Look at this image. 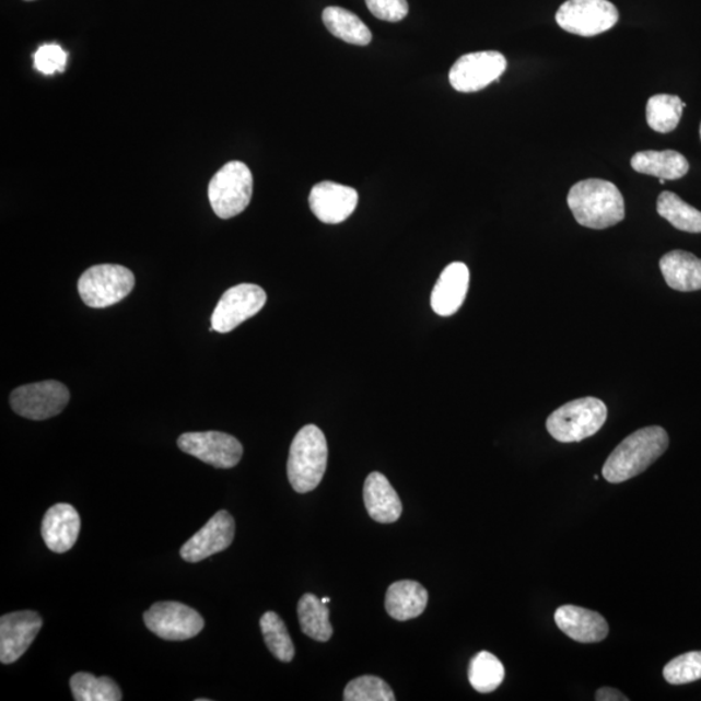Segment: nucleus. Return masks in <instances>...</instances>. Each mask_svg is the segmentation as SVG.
I'll use <instances>...</instances> for the list:
<instances>
[{
  "mask_svg": "<svg viewBox=\"0 0 701 701\" xmlns=\"http://www.w3.org/2000/svg\"><path fill=\"white\" fill-rule=\"evenodd\" d=\"M267 303V294L258 284L242 283L221 296L211 318V330L229 332L248 318L258 315Z\"/></svg>",
  "mask_w": 701,
  "mask_h": 701,
  "instance_id": "9d476101",
  "label": "nucleus"
},
{
  "mask_svg": "<svg viewBox=\"0 0 701 701\" xmlns=\"http://www.w3.org/2000/svg\"><path fill=\"white\" fill-rule=\"evenodd\" d=\"M428 600L427 588L419 582L399 581L388 587L385 606L388 616L394 620L408 621L423 614Z\"/></svg>",
  "mask_w": 701,
  "mask_h": 701,
  "instance_id": "aec40b11",
  "label": "nucleus"
},
{
  "mask_svg": "<svg viewBox=\"0 0 701 701\" xmlns=\"http://www.w3.org/2000/svg\"><path fill=\"white\" fill-rule=\"evenodd\" d=\"M367 10L379 20L398 23L408 15L407 0H365Z\"/></svg>",
  "mask_w": 701,
  "mask_h": 701,
  "instance_id": "473e14b6",
  "label": "nucleus"
},
{
  "mask_svg": "<svg viewBox=\"0 0 701 701\" xmlns=\"http://www.w3.org/2000/svg\"><path fill=\"white\" fill-rule=\"evenodd\" d=\"M657 213L669 221L673 226L686 233H701V212L693 208L677 194L664 191L657 198Z\"/></svg>",
  "mask_w": 701,
  "mask_h": 701,
  "instance_id": "393cba45",
  "label": "nucleus"
},
{
  "mask_svg": "<svg viewBox=\"0 0 701 701\" xmlns=\"http://www.w3.org/2000/svg\"><path fill=\"white\" fill-rule=\"evenodd\" d=\"M26 2H32V0H26Z\"/></svg>",
  "mask_w": 701,
  "mask_h": 701,
  "instance_id": "e433bc0d",
  "label": "nucleus"
},
{
  "mask_svg": "<svg viewBox=\"0 0 701 701\" xmlns=\"http://www.w3.org/2000/svg\"><path fill=\"white\" fill-rule=\"evenodd\" d=\"M666 682L675 686L687 685L701 679V651L687 652L673 658L663 670Z\"/></svg>",
  "mask_w": 701,
  "mask_h": 701,
  "instance_id": "7c9ffc66",
  "label": "nucleus"
},
{
  "mask_svg": "<svg viewBox=\"0 0 701 701\" xmlns=\"http://www.w3.org/2000/svg\"><path fill=\"white\" fill-rule=\"evenodd\" d=\"M619 19V11L608 0H568L557 13L561 30L581 37L606 33Z\"/></svg>",
  "mask_w": 701,
  "mask_h": 701,
  "instance_id": "0eeeda50",
  "label": "nucleus"
},
{
  "mask_svg": "<svg viewBox=\"0 0 701 701\" xmlns=\"http://www.w3.org/2000/svg\"><path fill=\"white\" fill-rule=\"evenodd\" d=\"M346 701H394V692L384 679L363 676L346 686Z\"/></svg>",
  "mask_w": 701,
  "mask_h": 701,
  "instance_id": "c756f323",
  "label": "nucleus"
},
{
  "mask_svg": "<svg viewBox=\"0 0 701 701\" xmlns=\"http://www.w3.org/2000/svg\"><path fill=\"white\" fill-rule=\"evenodd\" d=\"M42 619L33 610H21L2 616L0 619V662L5 665L16 663L36 640Z\"/></svg>",
  "mask_w": 701,
  "mask_h": 701,
  "instance_id": "4468645a",
  "label": "nucleus"
},
{
  "mask_svg": "<svg viewBox=\"0 0 701 701\" xmlns=\"http://www.w3.org/2000/svg\"><path fill=\"white\" fill-rule=\"evenodd\" d=\"M254 191L253 173L242 162H231L213 176L208 186V198L220 219L238 217L252 201Z\"/></svg>",
  "mask_w": 701,
  "mask_h": 701,
  "instance_id": "39448f33",
  "label": "nucleus"
},
{
  "mask_svg": "<svg viewBox=\"0 0 701 701\" xmlns=\"http://www.w3.org/2000/svg\"><path fill=\"white\" fill-rule=\"evenodd\" d=\"M235 537V523L231 513L220 511L180 548V558L199 562L225 551Z\"/></svg>",
  "mask_w": 701,
  "mask_h": 701,
  "instance_id": "ddd939ff",
  "label": "nucleus"
},
{
  "mask_svg": "<svg viewBox=\"0 0 701 701\" xmlns=\"http://www.w3.org/2000/svg\"><path fill=\"white\" fill-rule=\"evenodd\" d=\"M177 443L185 454L219 469L234 468L243 455L241 442L226 433H185L179 436Z\"/></svg>",
  "mask_w": 701,
  "mask_h": 701,
  "instance_id": "f8f14e48",
  "label": "nucleus"
},
{
  "mask_svg": "<svg viewBox=\"0 0 701 701\" xmlns=\"http://www.w3.org/2000/svg\"><path fill=\"white\" fill-rule=\"evenodd\" d=\"M145 627L164 641L191 640L205 629V620L196 609L178 601H159L144 614Z\"/></svg>",
  "mask_w": 701,
  "mask_h": 701,
  "instance_id": "6e6552de",
  "label": "nucleus"
},
{
  "mask_svg": "<svg viewBox=\"0 0 701 701\" xmlns=\"http://www.w3.org/2000/svg\"><path fill=\"white\" fill-rule=\"evenodd\" d=\"M71 399L68 388L58 381L24 385L11 394V407L21 418L42 421L62 412Z\"/></svg>",
  "mask_w": 701,
  "mask_h": 701,
  "instance_id": "1a4fd4ad",
  "label": "nucleus"
},
{
  "mask_svg": "<svg viewBox=\"0 0 701 701\" xmlns=\"http://www.w3.org/2000/svg\"><path fill=\"white\" fill-rule=\"evenodd\" d=\"M322 601H323L324 604H328V603L330 601V599H329V598H324V599H322Z\"/></svg>",
  "mask_w": 701,
  "mask_h": 701,
  "instance_id": "f704fd0d",
  "label": "nucleus"
},
{
  "mask_svg": "<svg viewBox=\"0 0 701 701\" xmlns=\"http://www.w3.org/2000/svg\"><path fill=\"white\" fill-rule=\"evenodd\" d=\"M81 530V518L74 506L59 503L46 512L42 522V538L48 550L65 553L72 550Z\"/></svg>",
  "mask_w": 701,
  "mask_h": 701,
  "instance_id": "dca6fc26",
  "label": "nucleus"
},
{
  "mask_svg": "<svg viewBox=\"0 0 701 701\" xmlns=\"http://www.w3.org/2000/svg\"><path fill=\"white\" fill-rule=\"evenodd\" d=\"M506 59L498 51L464 55L449 71V83L456 92L476 93L498 81L505 72Z\"/></svg>",
  "mask_w": 701,
  "mask_h": 701,
  "instance_id": "9b49d317",
  "label": "nucleus"
},
{
  "mask_svg": "<svg viewBox=\"0 0 701 701\" xmlns=\"http://www.w3.org/2000/svg\"><path fill=\"white\" fill-rule=\"evenodd\" d=\"M608 409L600 399L582 398L566 402L547 419V430L561 443H574L589 439L607 421Z\"/></svg>",
  "mask_w": 701,
  "mask_h": 701,
  "instance_id": "20e7f679",
  "label": "nucleus"
},
{
  "mask_svg": "<svg viewBox=\"0 0 701 701\" xmlns=\"http://www.w3.org/2000/svg\"><path fill=\"white\" fill-rule=\"evenodd\" d=\"M504 677V665L490 652L482 651L471 658L468 678L476 691L481 693L495 691L503 684Z\"/></svg>",
  "mask_w": 701,
  "mask_h": 701,
  "instance_id": "bb28decb",
  "label": "nucleus"
},
{
  "mask_svg": "<svg viewBox=\"0 0 701 701\" xmlns=\"http://www.w3.org/2000/svg\"><path fill=\"white\" fill-rule=\"evenodd\" d=\"M133 272L115 264H101L83 272L79 281V293L90 308H107L120 303L133 291Z\"/></svg>",
  "mask_w": 701,
  "mask_h": 701,
  "instance_id": "423d86ee",
  "label": "nucleus"
},
{
  "mask_svg": "<svg viewBox=\"0 0 701 701\" xmlns=\"http://www.w3.org/2000/svg\"><path fill=\"white\" fill-rule=\"evenodd\" d=\"M700 138H701V125H700Z\"/></svg>",
  "mask_w": 701,
  "mask_h": 701,
  "instance_id": "c9c22d12",
  "label": "nucleus"
},
{
  "mask_svg": "<svg viewBox=\"0 0 701 701\" xmlns=\"http://www.w3.org/2000/svg\"><path fill=\"white\" fill-rule=\"evenodd\" d=\"M323 21L332 36L357 46H366L372 42V33L355 13L341 9V7H328L323 12Z\"/></svg>",
  "mask_w": 701,
  "mask_h": 701,
  "instance_id": "5701e85b",
  "label": "nucleus"
},
{
  "mask_svg": "<svg viewBox=\"0 0 701 701\" xmlns=\"http://www.w3.org/2000/svg\"><path fill=\"white\" fill-rule=\"evenodd\" d=\"M68 55L59 45H45L34 55V67L46 75L65 72Z\"/></svg>",
  "mask_w": 701,
  "mask_h": 701,
  "instance_id": "2f4dec72",
  "label": "nucleus"
},
{
  "mask_svg": "<svg viewBox=\"0 0 701 701\" xmlns=\"http://www.w3.org/2000/svg\"><path fill=\"white\" fill-rule=\"evenodd\" d=\"M469 288V269L464 262L444 268L432 293V308L436 315L448 317L460 309Z\"/></svg>",
  "mask_w": 701,
  "mask_h": 701,
  "instance_id": "a211bd4d",
  "label": "nucleus"
},
{
  "mask_svg": "<svg viewBox=\"0 0 701 701\" xmlns=\"http://www.w3.org/2000/svg\"><path fill=\"white\" fill-rule=\"evenodd\" d=\"M260 628L264 641L272 655L282 663L293 661L295 656L294 643L281 617L274 612L264 614Z\"/></svg>",
  "mask_w": 701,
  "mask_h": 701,
  "instance_id": "c85d7f7f",
  "label": "nucleus"
},
{
  "mask_svg": "<svg viewBox=\"0 0 701 701\" xmlns=\"http://www.w3.org/2000/svg\"><path fill=\"white\" fill-rule=\"evenodd\" d=\"M71 690L75 701H120V687L108 677L96 678L90 673H75L71 678Z\"/></svg>",
  "mask_w": 701,
  "mask_h": 701,
  "instance_id": "cd10ccee",
  "label": "nucleus"
},
{
  "mask_svg": "<svg viewBox=\"0 0 701 701\" xmlns=\"http://www.w3.org/2000/svg\"><path fill=\"white\" fill-rule=\"evenodd\" d=\"M364 503L367 515L381 524L397 523L402 513V504L398 492L394 490L387 478L373 471L364 483Z\"/></svg>",
  "mask_w": 701,
  "mask_h": 701,
  "instance_id": "6ab92c4d",
  "label": "nucleus"
},
{
  "mask_svg": "<svg viewBox=\"0 0 701 701\" xmlns=\"http://www.w3.org/2000/svg\"><path fill=\"white\" fill-rule=\"evenodd\" d=\"M568 206L580 225L595 231L615 226L624 219L622 194L609 180H580L568 194Z\"/></svg>",
  "mask_w": 701,
  "mask_h": 701,
  "instance_id": "f257e3e1",
  "label": "nucleus"
},
{
  "mask_svg": "<svg viewBox=\"0 0 701 701\" xmlns=\"http://www.w3.org/2000/svg\"><path fill=\"white\" fill-rule=\"evenodd\" d=\"M669 447L668 433L662 427H649L623 440L609 455L603 477L610 483H621L647 470Z\"/></svg>",
  "mask_w": 701,
  "mask_h": 701,
  "instance_id": "f03ea898",
  "label": "nucleus"
},
{
  "mask_svg": "<svg viewBox=\"0 0 701 701\" xmlns=\"http://www.w3.org/2000/svg\"><path fill=\"white\" fill-rule=\"evenodd\" d=\"M661 269L670 289L682 293L701 290V259L696 255L676 249L663 256Z\"/></svg>",
  "mask_w": 701,
  "mask_h": 701,
  "instance_id": "412c9836",
  "label": "nucleus"
},
{
  "mask_svg": "<svg viewBox=\"0 0 701 701\" xmlns=\"http://www.w3.org/2000/svg\"><path fill=\"white\" fill-rule=\"evenodd\" d=\"M328 443L322 429L305 425L291 443L288 477L300 494L314 491L322 483L328 467Z\"/></svg>",
  "mask_w": 701,
  "mask_h": 701,
  "instance_id": "7ed1b4c3",
  "label": "nucleus"
},
{
  "mask_svg": "<svg viewBox=\"0 0 701 701\" xmlns=\"http://www.w3.org/2000/svg\"><path fill=\"white\" fill-rule=\"evenodd\" d=\"M596 700L598 701H628L629 699L623 696L619 690L612 689V687H601V689L596 692Z\"/></svg>",
  "mask_w": 701,
  "mask_h": 701,
  "instance_id": "72a5a7b5",
  "label": "nucleus"
},
{
  "mask_svg": "<svg viewBox=\"0 0 701 701\" xmlns=\"http://www.w3.org/2000/svg\"><path fill=\"white\" fill-rule=\"evenodd\" d=\"M554 622L562 633L580 643H598L609 633L608 622L600 614L582 607H560L554 614Z\"/></svg>",
  "mask_w": 701,
  "mask_h": 701,
  "instance_id": "f3484780",
  "label": "nucleus"
},
{
  "mask_svg": "<svg viewBox=\"0 0 701 701\" xmlns=\"http://www.w3.org/2000/svg\"><path fill=\"white\" fill-rule=\"evenodd\" d=\"M329 609L314 594H305L297 603V617L305 635L317 642H328L332 635Z\"/></svg>",
  "mask_w": 701,
  "mask_h": 701,
  "instance_id": "b1692460",
  "label": "nucleus"
},
{
  "mask_svg": "<svg viewBox=\"0 0 701 701\" xmlns=\"http://www.w3.org/2000/svg\"><path fill=\"white\" fill-rule=\"evenodd\" d=\"M359 194L352 187L324 180L309 194V207L325 224H341L357 210Z\"/></svg>",
  "mask_w": 701,
  "mask_h": 701,
  "instance_id": "2eb2a0df",
  "label": "nucleus"
},
{
  "mask_svg": "<svg viewBox=\"0 0 701 701\" xmlns=\"http://www.w3.org/2000/svg\"><path fill=\"white\" fill-rule=\"evenodd\" d=\"M631 166L642 175L665 180L682 178L690 170L687 159L675 150L636 152L631 159Z\"/></svg>",
  "mask_w": 701,
  "mask_h": 701,
  "instance_id": "4be33fe9",
  "label": "nucleus"
},
{
  "mask_svg": "<svg viewBox=\"0 0 701 701\" xmlns=\"http://www.w3.org/2000/svg\"><path fill=\"white\" fill-rule=\"evenodd\" d=\"M687 104L677 95L658 94L652 96L645 107V117L652 130L670 133L678 127Z\"/></svg>",
  "mask_w": 701,
  "mask_h": 701,
  "instance_id": "a878e982",
  "label": "nucleus"
}]
</instances>
